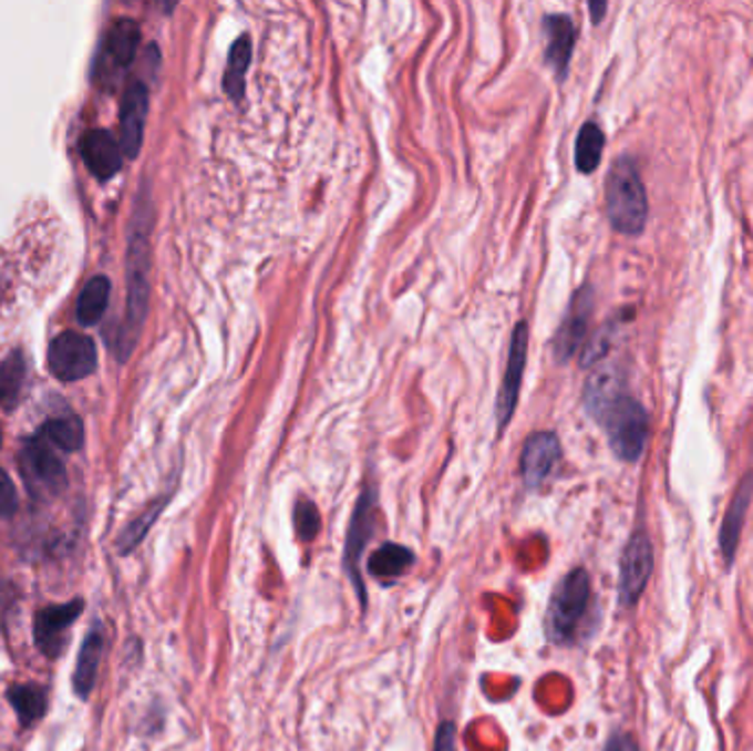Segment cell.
<instances>
[{
    "label": "cell",
    "mask_w": 753,
    "mask_h": 751,
    "mask_svg": "<svg viewBox=\"0 0 753 751\" xmlns=\"http://www.w3.org/2000/svg\"><path fill=\"white\" fill-rule=\"evenodd\" d=\"M151 203L135 209L131 238H128V256H126V280H128V302H126V320L120 331V351L124 358L135 349L140 331L144 327V318L148 311V271H151Z\"/></svg>",
    "instance_id": "cell-1"
},
{
    "label": "cell",
    "mask_w": 753,
    "mask_h": 751,
    "mask_svg": "<svg viewBox=\"0 0 753 751\" xmlns=\"http://www.w3.org/2000/svg\"><path fill=\"white\" fill-rule=\"evenodd\" d=\"M606 212L621 234H639L648 220V196L630 157H619L606 179Z\"/></svg>",
    "instance_id": "cell-2"
},
{
    "label": "cell",
    "mask_w": 753,
    "mask_h": 751,
    "mask_svg": "<svg viewBox=\"0 0 753 751\" xmlns=\"http://www.w3.org/2000/svg\"><path fill=\"white\" fill-rule=\"evenodd\" d=\"M590 604V577L584 568H575L556 586L547 617L545 630L549 641L570 644L584 621Z\"/></svg>",
    "instance_id": "cell-3"
},
{
    "label": "cell",
    "mask_w": 753,
    "mask_h": 751,
    "mask_svg": "<svg viewBox=\"0 0 753 751\" xmlns=\"http://www.w3.org/2000/svg\"><path fill=\"white\" fill-rule=\"evenodd\" d=\"M612 452L621 461H637L648 441V414L639 401L623 394L599 419Z\"/></svg>",
    "instance_id": "cell-4"
},
{
    "label": "cell",
    "mask_w": 753,
    "mask_h": 751,
    "mask_svg": "<svg viewBox=\"0 0 753 751\" xmlns=\"http://www.w3.org/2000/svg\"><path fill=\"white\" fill-rule=\"evenodd\" d=\"M375 512H376V492L375 487H364V492L358 498L353 518H351V527L347 534V547H344V568L351 577V582L358 588L360 601L367 604V586L364 579L360 575V560L367 552V545L371 543V538L375 536Z\"/></svg>",
    "instance_id": "cell-5"
},
{
    "label": "cell",
    "mask_w": 753,
    "mask_h": 751,
    "mask_svg": "<svg viewBox=\"0 0 753 751\" xmlns=\"http://www.w3.org/2000/svg\"><path fill=\"white\" fill-rule=\"evenodd\" d=\"M97 364V351L89 336L69 331L58 336L49 347V369L60 381H78L91 375Z\"/></svg>",
    "instance_id": "cell-6"
},
{
    "label": "cell",
    "mask_w": 753,
    "mask_h": 751,
    "mask_svg": "<svg viewBox=\"0 0 753 751\" xmlns=\"http://www.w3.org/2000/svg\"><path fill=\"white\" fill-rule=\"evenodd\" d=\"M20 470L31 492L60 494L66 485L64 465L47 439H35L24 445L20 454Z\"/></svg>",
    "instance_id": "cell-7"
},
{
    "label": "cell",
    "mask_w": 753,
    "mask_h": 751,
    "mask_svg": "<svg viewBox=\"0 0 753 751\" xmlns=\"http://www.w3.org/2000/svg\"><path fill=\"white\" fill-rule=\"evenodd\" d=\"M654 556H652V543L646 534H635L621 556L619 566V601L621 606L630 608L639 601L643 595L648 579L652 575Z\"/></svg>",
    "instance_id": "cell-8"
},
{
    "label": "cell",
    "mask_w": 753,
    "mask_h": 751,
    "mask_svg": "<svg viewBox=\"0 0 753 751\" xmlns=\"http://www.w3.org/2000/svg\"><path fill=\"white\" fill-rule=\"evenodd\" d=\"M527 344H529V327H527V322H520L514 329V336H512L507 371H505L498 397H496L498 432H503L507 428V423L512 421L518 397H520V385H523L525 367H527Z\"/></svg>",
    "instance_id": "cell-9"
},
{
    "label": "cell",
    "mask_w": 753,
    "mask_h": 751,
    "mask_svg": "<svg viewBox=\"0 0 753 751\" xmlns=\"http://www.w3.org/2000/svg\"><path fill=\"white\" fill-rule=\"evenodd\" d=\"M563 447L554 432H536L527 439L520 456V474L529 490L540 487L560 463Z\"/></svg>",
    "instance_id": "cell-10"
},
{
    "label": "cell",
    "mask_w": 753,
    "mask_h": 751,
    "mask_svg": "<svg viewBox=\"0 0 753 751\" xmlns=\"http://www.w3.org/2000/svg\"><path fill=\"white\" fill-rule=\"evenodd\" d=\"M148 117V89L142 82H133L122 100V153L128 160H135L144 144V128Z\"/></svg>",
    "instance_id": "cell-11"
},
{
    "label": "cell",
    "mask_w": 753,
    "mask_h": 751,
    "mask_svg": "<svg viewBox=\"0 0 753 751\" xmlns=\"http://www.w3.org/2000/svg\"><path fill=\"white\" fill-rule=\"evenodd\" d=\"M590 311H592V294H590V287H584L573 298L565 322L558 329V336L554 340V356H556L558 362L565 364L581 347L586 331H588Z\"/></svg>",
    "instance_id": "cell-12"
},
{
    "label": "cell",
    "mask_w": 753,
    "mask_h": 751,
    "mask_svg": "<svg viewBox=\"0 0 753 751\" xmlns=\"http://www.w3.org/2000/svg\"><path fill=\"white\" fill-rule=\"evenodd\" d=\"M122 146L120 142L113 137V133L104 131V128H95L89 131L82 140V157L84 164L89 166V171L97 177V179H111L120 173L122 168Z\"/></svg>",
    "instance_id": "cell-13"
},
{
    "label": "cell",
    "mask_w": 753,
    "mask_h": 751,
    "mask_svg": "<svg viewBox=\"0 0 753 751\" xmlns=\"http://www.w3.org/2000/svg\"><path fill=\"white\" fill-rule=\"evenodd\" d=\"M82 613V601L75 599L71 604H62V606H49L44 610L38 613L35 617V644L38 648L49 655L55 657L62 648V635L64 630L78 619V615Z\"/></svg>",
    "instance_id": "cell-14"
},
{
    "label": "cell",
    "mask_w": 753,
    "mask_h": 751,
    "mask_svg": "<svg viewBox=\"0 0 753 751\" xmlns=\"http://www.w3.org/2000/svg\"><path fill=\"white\" fill-rule=\"evenodd\" d=\"M753 496V476L747 474L734 498H732V505L725 514V521H723V527H721V536H719V543H721V552H723V558L725 563H734L736 558V549H739V543H741V534H743V525H745V518H747V510H750V503H752Z\"/></svg>",
    "instance_id": "cell-15"
},
{
    "label": "cell",
    "mask_w": 753,
    "mask_h": 751,
    "mask_svg": "<svg viewBox=\"0 0 753 751\" xmlns=\"http://www.w3.org/2000/svg\"><path fill=\"white\" fill-rule=\"evenodd\" d=\"M547 31V62L556 71L558 80H565L568 62L575 49V24L565 13L545 18Z\"/></svg>",
    "instance_id": "cell-16"
},
{
    "label": "cell",
    "mask_w": 753,
    "mask_h": 751,
    "mask_svg": "<svg viewBox=\"0 0 753 751\" xmlns=\"http://www.w3.org/2000/svg\"><path fill=\"white\" fill-rule=\"evenodd\" d=\"M623 377L615 369H599L586 381L584 403L592 419H601L606 410L623 397Z\"/></svg>",
    "instance_id": "cell-17"
},
{
    "label": "cell",
    "mask_w": 753,
    "mask_h": 751,
    "mask_svg": "<svg viewBox=\"0 0 753 751\" xmlns=\"http://www.w3.org/2000/svg\"><path fill=\"white\" fill-rule=\"evenodd\" d=\"M140 40H142V29L135 20L131 18L117 20L106 35V47H104L106 60L111 62V66L126 69L137 55Z\"/></svg>",
    "instance_id": "cell-18"
},
{
    "label": "cell",
    "mask_w": 753,
    "mask_h": 751,
    "mask_svg": "<svg viewBox=\"0 0 753 751\" xmlns=\"http://www.w3.org/2000/svg\"><path fill=\"white\" fill-rule=\"evenodd\" d=\"M102 650H104V637L100 628H93L91 635L84 639V646L80 650L78 657V666H75V675H73V686L75 692L80 697H89V692L93 690L95 677H97V666L102 659Z\"/></svg>",
    "instance_id": "cell-19"
},
{
    "label": "cell",
    "mask_w": 753,
    "mask_h": 751,
    "mask_svg": "<svg viewBox=\"0 0 753 751\" xmlns=\"http://www.w3.org/2000/svg\"><path fill=\"white\" fill-rule=\"evenodd\" d=\"M111 300V280L106 276H93L80 291L75 316L82 325H97Z\"/></svg>",
    "instance_id": "cell-20"
},
{
    "label": "cell",
    "mask_w": 753,
    "mask_h": 751,
    "mask_svg": "<svg viewBox=\"0 0 753 751\" xmlns=\"http://www.w3.org/2000/svg\"><path fill=\"white\" fill-rule=\"evenodd\" d=\"M249 62H251V40L249 35H240L229 49L227 69L223 75V89L234 102H240L245 95V75L249 69Z\"/></svg>",
    "instance_id": "cell-21"
},
{
    "label": "cell",
    "mask_w": 753,
    "mask_h": 751,
    "mask_svg": "<svg viewBox=\"0 0 753 751\" xmlns=\"http://www.w3.org/2000/svg\"><path fill=\"white\" fill-rule=\"evenodd\" d=\"M414 563V554L394 543H385L369 558V573L379 579H394L401 577Z\"/></svg>",
    "instance_id": "cell-22"
},
{
    "label": "cell",
    "mask_w": 753,
    "mask_h": 751,
    "mask_svg": "<svg viewBox=\"0 0 753 751\" xmlns=\"http://www.w3.org/2000/svg\"><path fill=\"white\" fill-rule=\"evenodd\" d=\"M604 153V133L595 122H586L575 142V166L579 173L590 175L597 171Z\"/></svg>",
    "instance_id": "cell-23"
},
{
    "label": "cell",
    "mask_w": 753,
    "mask_h": 751,
    "mask_svg": "<svg viewBox=\"0 0 753 751\" xmlns=\"http://www.w3.org/2000/svg\"><path fill=\"white\" fill-rule=\"evenodd\" d=\"M44 439L64 450V452H75L82 447L84 443V425L78 416L66 414V416H55L51 421H47L44 425Z\"/></svg>",
    "instance_id": "cell-24"
},
{
    "label": "cell",
    "mask_w": 753,
    "mask_h": 751,
    "mask_svg": "<svg viewBox=\"0 0 753 751\" xmlns=\"http://www.w3.org/2000/svg\"><path fill=\"white\" fill-rule=\"evenodd\" d=\"M9 703L13 706L22 726L38 721L47 710V697L35 686H16L9 690Z\"/></svg>",
    "instance_id": "cell-25"
},
{
    "label": "cell",
    "mask_w": 753,
    "mask_h": 751,
    "mask_svg": "<svg viewBox=\"0 0 753 751\" xmlns=\"http://www.w3.org/2000/svg\"><path fill=\"white\" fill-rule=\"evenodd\" d=\"M24 381V360L18 351L0 362V405L11 408L18 401Z\"/></svg>",
    "instance_id": "cell-26"
},
{
    "label": "cell",
    "mask_w": 753,
    "mask_h": 751,
    "mask_svg": "<svg viewBox=\"0 0 753 751\" xmlns=\"http://www.w3.org/2000/svg\"><path fill=\"white\" fill-rule=\"evenodd\" d=\"M293 523H296V532H298L300 541L311 543L322 529V518H320L316 503L313 501H298V505L293 510Z\"/></svg>",
    "instance_id": "cell-27"
},
{
    "label": "cell",
    "mask_w": 753,
    "mask_h": 751,
    "mask_svg": "<svg viewBox=\"0 0 753 751\" xmlns=\"http://www.w3.org/2000/svg\"><path fill=\"white\" fill-rule=\"evenodd\" d=\"M164 505H166V501H159L157 505H153L142 518H137L124 534H122V541H120V549L124 552V554H128V552H133L142 541H144V536L148 534V529L153 527V523L157 521V516L162 514V510H164Z\"/></svg>",
    "instance_id": "cell-28"
},
{
    "label": "cell",
    "mask_w": 753,
    "mask_h": 751,
    "mask_svg": "<svg viewBox=\"0 0 753 751\" xmlns=\"http://www.w3.org/2000/svg\"><path fill=\"white\" fill-rule=\"evenodd\" d=\"M18 510V496L11 479L4 470H0V516L7 518Z\"/></svg>",
    "instance_id": "cell-29"
},
{
    "label": "cell",
    "mask_w": 753,
    "mask_h": 751,
    "mask_svg": "<svg viewBox=\"0 0 753 751\" xmlns=\"http://www.w3.org/2000/svg\"><path fill=\"white\" fill-rule=\"evenodd\" d=\"M434 751H458L456 726L452 721H445L439 726L436 737H434Z\"/></svg>",
    "instance_id": "cell-30"
},
{
    "label": "cell",
    "mask_w": 753,
    "mask_h": 751,
    "mask_svg": "<svg viewBox=\"0 0 753 751\" xmlns=\"http://www.w3.org/2000/svg\"><path fill=\"white\" fill-rule=\"evenodd\" d=\"M604 751H639V745H637V741L630 734H615L606 743Z\"/></svg>",
    "instance_id": "cell-31"
},
{
    "label": "cell",
    "mask_w": 753,
    "mask_h": 751,
    "mask_svg": "<svg viewBox=\"0 0 753 751\" xmlns=\"http://www.w3.org/2000/svg\"><path fill=\"white\" fill-rule=\"evenodd\" d=\"M588 9H590V16H592V22H599L606 13V2H590Z\"/></svg>",
    "instance_id": "cell-32"
},
{
    "label": "cell",
    "mask_w": 753,
    "mask_h": 751,
    "mask_svg": "<svg viewBox=\"0 0 753 751\" xmlns=\"http://www.w3.org/2000/svg\"><path fill=\"white\" fill-rule=\"evenodd\" d=\"M0 443H2V432H0Z\"/></svg>",
    "instance_id": "cell-33"
}]
</instances>
